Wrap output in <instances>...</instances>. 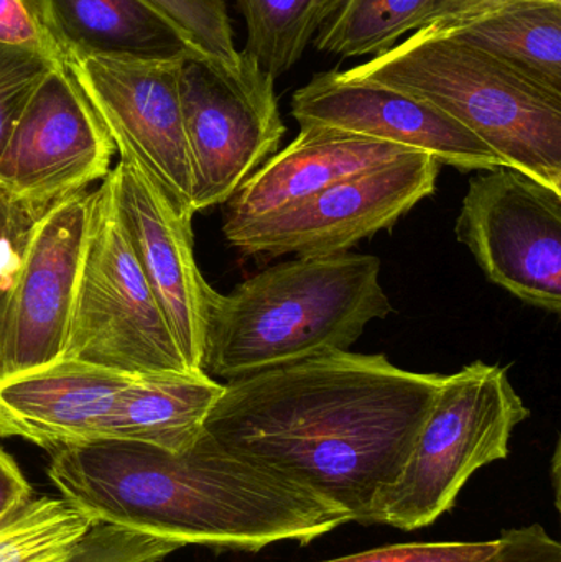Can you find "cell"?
<instances>
[{"label": "cell", "instance_id": "obj_1", "mask_svg": "<svg viewBox=\"0 0 561 562\" xmlns=\"http://www.w3.org/2000/svg\"><path fill=\"white\" fill-rule=\"evenodd\" d=\"M445 380L384 353L336 350L224 383L204 432L369 527Z\"/></svg>", "mask_w": 561, "mask_h": 562}, {"label": "cell", "instance_id": "obj_2", "mask_svg": "<svg viewBox=\"0 0 561 562\" xmlns=\"http://www.w3.org/2000/svg\"><path fill=\"white\" fill-rule=\"evenodd\" d=\"M49 454V481L92 520L181 547L259 553L283 541L310 544L351 524L308 488L224 451L204 429L183 452L98 441Z\"/></svg>", "mask_w": 561, "mask_h": 562}, {"label": "cell", "instance_id": "obj_3", "mask_svg": "<svg viewBox=\"0 0 561 562\" xmlns=\"http://www.w3.org/2000/svg\"><path fill=\"white\" fill-rule=\"evenodd\" d=\"M392 311L378 257L346 252L289 260L229 294L211 288L203 372L227 383L349 350L372 321Z\"/></svg>", "mask_w": 561, "mask_h": 562}, {"label": "cell", "instance_id": "obj_4", "mask_svg": "<svg viewBox=\"0 0 561 562\" xmlns=\"http://www.w3.org/2000/svg\"><path fill=\"white\" fill-rule=\"evenodd\" d=\"M349 75L430 102L504 167L561 193V94L453 35L412 33Z\"/></svg>", "mask_w": 561, "mask_h": 562}, {"label": "cell", "instance_id": "obj_5", "mask_svg": "<svg viewBox=\"0 0 561 562\" xmlns=\"http://www.w3.org/2000/svg\"><path fill=\"white\" fill-rule=\"evenodd\" d=\"M529 416L504 367L476 360L447 375L401 475L382 498L378 525L431 527L453 508L474 472L509 458L514 429Z\"/></svg>", "mask_w": 561, "mask_h": 562}, {"label": "cell", "instance_id": "obj_6", "mask_svg": "<svg viewBox=\"0 0 561 562\" xmlns=\"http://www.w3.org/2000/svg\"><path fill=\"white\" fill-rule=\"evenodd\" d=\"M61 359L124 373L191 370L132 249L109 177L92 191Z\"/></svg>", "mask_w": 561, "mask_h": 562}, {"label": "cell", "instance_id": "obj_7", "mask_svg": "<svg viewBox=\"0 0 561 562\" xmlns=\"http://www.w3.org/2000/svg\"><path fill=\"white\" fill-rule=\"evenodd\" d=\"M181 111L193 164V211L226 204L279 150L287 134L276 78L249 53L234 71L187 59Z\"/></svg>", "mask_w": 561, "mask_h": 562}, {"label": "cell", "instance_id": "obj_8", "mask_svg": "<svg viewBox=\"0 0 561 562\" xmlns=\"http://www.w3.org/2000/svg\"><path fill=\"white\" fill-rule=\"evenodd\" d=\"M441 164L425 151L346 178L303 203L260 220L224 223L234 249L246 256L346 254L361 240L389 231L437 188Z\"/></svg>", "mask_w": 561, "mask_h": 562}, {"label": "cell", "instance_id": "obj_9", "mask_svg": "<svg viewBox=\"0 0 561 562\" xmlns=\"http://www.w3.org/2000/svg\"><path fill=\"white\" fill-rule=\"evenodd\" d=\"M491 283L561 313V193L513 168L480 171L455 224Z\"/></svg>", "mask_w": 561, "mask_h": 562}, {"label": "cell", "instance_id": "obj_10", "mask_svg": "<svg viewBox=\"0 0 561 562\" xmlns=\"http://www.w3.org/2000/svg\"><path fill=\"white\" fill-rule=\"evenodd\" d=\"M184 61L71 55L63 65L122 160L135 165L175 206L193 216V164L180 98Z\"/></svg>", "mask_w": 561, "mask_h": 562}, {"label": "cell", "instance_id": "obj_11", "mask_svg": "<svg viewBox=\"0 0 561 562\" xmlns=\"http://www.w3.org/2000/svg\"><path fill=\"white\" fill-rule=\"evenodd\" d=\"M114 142L65 65L33 89L0 145V187L52 207L111 171Z\"/></svg>", "mask_w": 561, "mask_h": 562}, {"label": "cell", "instance_id": "obj_12", "mask_svg": "<svg viewBox=\"0 0 561 562\" xmlns=\"http://www.w3.org/2000/svg\"><path fill=\"white\" fill-rule=\"evenodd\" d=\"M92 191L53 204L0 303V379L61 359L91 217Z\"/></svg>", "mask_w": 561, "mask_h": 562}, {"label": "cell", "instance_id": "obj_13", "mask_svg": "<svg viewBox=\"0 0 561 562\" xmlns=\"http://www.w3.org/2000/svg\"><path fill=\"white\" fill-rule=\"evenodd\" d=\"M300 127L319 125L434 155L461 171L504 167L501 158L450 115L415 95L335 68L318 72L292 98Z\"/></svg>", "mask_w": 561, "mask_h": 562}, {"label": "cell", "instance_id": "obj_14", "mask_svg": "<svg viewBox=\"0 0 561 562\" xmlns=\"http://www.w3.org/2000/svg\"><path fill=\"white\" fill-rule=\"evenodd\" d=\"M119 217L142 272L191 370H203L211 286L194 259L193 216L175 206L131 161L109 171Z\"/></svg>", "mask_w": 561, "mask_h": 562}, {"label": "cell", "instance_id": "obj_15", "mask_svg": "<svg viewBox=\"0 0 561 562\" xmlns=\"http://www.w3.org/2000/svg\"><path fill=\"white\" fill-rule=\"evenodd\" d=\"M135 373L58 359L0 379V438L46 451L108 441L112 413Z\"/></svg>", "mask_w": 561, "mask_h": 562}, {"label": "cell", "instance_id": "obj_16", "mask_svg": "<svg viewBox=\"0 0 561 562\" xmlns=\"http://www.w3.org/2000/svg\"><path fill=\"white\" fill-rule=\"evenodd\" d=\"M408 148L338 128L305 125L226 203L224 223L273 216L319 191L408 154Z\"/></svg>", "mask_w": 561, "mask_h": 562}, {"label": "cell", "instance_id": "obj_17", "mask_svg": "<svg viewBox=\"0 0 561 562\" xmlns=\"http://www.w3.org/2000/svg\"><path fill=\"white\" fill-rule=\"evenodd\" d=\"M35 7L61 65L71 55L201 59L183 33L144 0H35Z\"/></svg>", "mask_w": 561, "mask_h": 562}, {"label": "cell", "instance_id": "obj_18", "mask_svg": "<svg viewBox=\"0 0 561 562\" xmlns=\"http://www.w3.org/2000/svg\"><path fill=\"white\" fill-rule=\"evenodd\" d=\"M224 383L203 370L135 373L119 393L108 441H132L170 452L197 445Z\"/></svg>", "mask_w": 561, "mask_h": 562}, {"label": "cell", "instance_id": "obj_19", "mask_svg": "<svg viewBox=\"0 0 561 562\" xmlns=\"http://www.w3.org/2000/svg\"><path fill=\"white\" fill-rule=\"evenodd\" d=\"M453 36L561 94V3H516Z\"/></svg>", "mask_w": 561, "mask_h": 562}, {"label": "cell", "instance_id": "obj_20", "mask_svg": "<svg viewBox=\"0 0 561 562\" xmlns=\"http://www.w3.org/2000/svg\"><path fill=\"white\" fill-rule=\"evenodd\" d=\"M438 0H322L313 45L341 58L384 55L412 35Z\"/></svg>", "mask_w": 561, "mask_h": 562}, {"label": "cell", "instance_id": "obj_21", "mask_svg": "<svg viewBox=\"0 0 561 562\" xmlns=\"http://www.w3.org/2000/svg\"><path fill=\"white\" fill-rule=\"evenodd\" d=\"M98 525L63 497L33 495L0 521V562H63Z\"/></svg>", "mask_w": 561, "mask_h": 562}, {"label": "cell", "instance_id": "obj_22", "mask_svg": "<svg viewBox=\"0 0 561 562\" xmlns=\"http://www.w3.org/2000/svg\"><path fill=\"white\" fill-rule=\"evenodd\" d=\"M246 20L247 45L273 78L302 59L318 26L322 0H237Z\"/></svg>", "mask_w": 561, "mask_h": 562}, {"label": "cell", "instance_id": "obj_23", "mask_svg": "<svg viewBox=\"0 0 561 562\" xmlns=\"http://www.w3.org/2000/svg\"><path fill=\"white\" fill-rule=\"evenodd\" d=\"M167 16L193 46L201 59L234 69L240 66V52L234 45L233 26L224 0H144Z\"/></svg>", "mask_w": 561, "mask_h": 562}, {"label": "cell", "instance_id": "obj_24", "mask_svg": "<svg viewBox=\"0 0 561 562\" xmlns=\"http://www.w3.org/2000/svg\"><path fill=\"white\" fill-rule=\"evenodd\" d=\"M181 544L117 525L98 524L63 562H160Z\"/></svg>", "mask_w": 561, "mask_h": 562}, {"label": "cell", "instance_id": "obj_25", "mask_svg": "<svg viewBox=\"0 0 561 562\" xmlns=\"http://www.w3.org/2000/svg\"><path fill=\"white\" fill-rule=\"evenodd\" d=\"M48 210L0 187V303L12 290L36 224Z\"/></svg>", "mask_w": 561, "mask_h": 562}, {"label": "cell", "instance_id": "obj_26", "mask_svg": "<svg viewBox=\"0 0 561 562\" xmlns=\"http://www.w3.org/2000/svg\"><path fill=\"white\" fill-rule=\"evenodd\" d=\"M56 65L36 53L0 45V145L33 89Z\"/></svg>", "mask_w": 561, "mask_h": 562}, {"label": "cell", "instance_id": "obj_27", "mask_svg": "<svg viewBox=\"0 0 561 562\" xmlns=\"http://www.w3.org/2000/svg\"><path fill=\"white\" fill-rule=\"evenodd\" d=\"M500 537L486 541L401 543L319 562H481L496 553Z\"/></svg>", "mask_w": 561, "mask_h": 562}, {"label": "cell", "instance_id": "obj_28", "mask_svg": "<svg viewBox=\"0 0 561 562\" xmlns=\"http://www.w3.org/2000/svg\"><path fill=\"white\" fill-rule=\"evenodd\" d=\"M0 45L36 53L61 65L40 23L35 0H0Z\"/></svg>", "mask_w": 561, "mask_h": 562}, {"label": "cell", "instance_id": "obj_29", "mask_svg": "<svg viewBox=\"0 0 561 562\" xmlns=\"http://www.w3.org/2000/svg\"><path fill=\"white\" fill-rule=\"evenodd\" d=\"M520 2H532V0H438L434 12L414 33L453 35L506 7ZM543 2L561 3V0H543Z\"/></svg>", "mask_w": 561, "mask_h": 562}, {"label": "cell", "instance_id": "obj_30", "mask_svg": "<svg viewBox=\"0 0 561 562\" xmlns=\"http://www.w3.org/2000/svg\"><path fill=\"white\" fill-rule=\"evenodd\" d=\"M481 562H561V544L539 524L510 528L500 535L496 553Z\"/></svg>", "mask_w": 561, "mask_h": 562}, {"label": "cell", "instance_id": "obj_31", "mask_svg": "<svg viewBox=\"0 0 561 562\" xmlns=\"http://www.w3.org/2000/svg\"><path fill=\"white\" fill-rule=\"evenodd\" d=\"M33 495L32 485L20 471L15 459L0 448V521Z\"/></svg>", "mask_w": 561, "mask_h": 562}]
</instances>
